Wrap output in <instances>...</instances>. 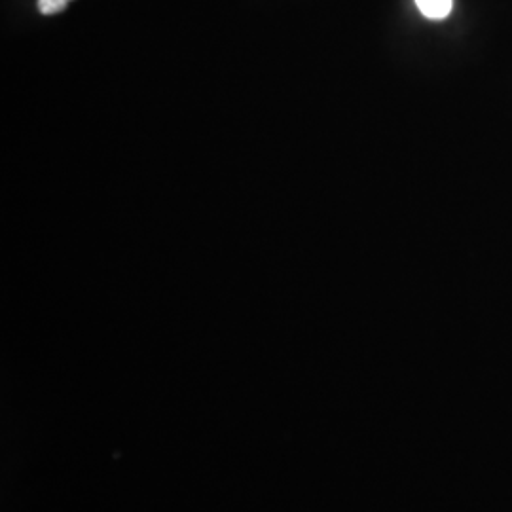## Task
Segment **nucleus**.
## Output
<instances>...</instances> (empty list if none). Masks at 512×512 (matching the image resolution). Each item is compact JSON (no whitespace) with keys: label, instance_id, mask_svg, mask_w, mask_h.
Here are the masks:
<instances>
[{"label":"nucleus","instance_id":"1","mask_svg":"<svg viewBox=\"0 0 512 512\" xmlns=\"http://www.w3.org/2000/svg\"><path fill=\"white\" fill-rule=\"evenodd\" d=\"M421 14L429 19H444L452 14L454 0H416Z\"/></svg>","mask_w":512,"mask_h":512},{"label":"nucleus","instance_id":"2","mask_svg":"<svg viewBox=\"0 0 512 512\" xmlns=\"http://www.w3.org/2000/svg\"><path fill=\"white\" fill-rule=\"evenodd\" d=\"M69 2L71 0H38V12L44 14V16H54V14L63 12Z\"/></svg>","mask_w":512,"mask_h":512}]
</instances>
